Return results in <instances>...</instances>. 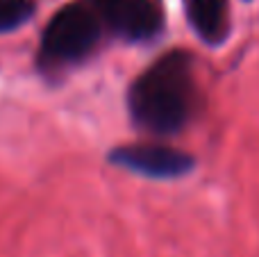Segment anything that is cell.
<instances>
[{
	"label": "cell",
	"mask_w": 259,
	"mask_h": 257,
	"mask_svg": "<svg viewBox=\"0 0 259 257\" xmlns=\"http://www.w3.org/2000/svg\"><path fill=\"white\" fill-rule=\"evenodd\" d=\"M132 121L152 135H175L193 116L196 82L193 59L184 50H170L141 73L130 87Z\"/></svg>",
	"instance_id": "obj_1"
},
{
	"label": "cell",
	"mask_w": 259,
	"mask_h": 257,
	"mask_svg": "<svg viewBox=\"0 0 259 257\" xmlns=\"http://www.w3.org/2000/svg\"><path fill=\"white\" fill-rule=\"evenodd\" d=\"M100 30L103 21L91 5H66L46 25L41 36L39 64L46 68H59L82 62L96 50Z\"/></svg>",
	"instance_id": "obj_2"
},
{
	"label": "cell",
	"mask_w": 259,
	"mask_h": 257,
	"mask_svg": "<svg viewBox=\"0 0 259 257\" xmlns=\"http://www.w3.org/2000/svg\"><path fill=\"white\" fill-rule=\"evenodd\" d=\"M91 7L109 30L127 41H148L161 30L159 9L152 0H91Z\"/></svg>",
	"instance_id": "obj_3"
},
{
	"label": "cell",
	"mask_w": 259,
	"mask_h": 257,
	"mask_svg": "<svg viewBox=\"0 0 259 257\" xmlns=\"http://www.w3.org/2000/svg\"><path fill=\"white\" fill-rule=\"evenodd\" d=\"M109 162L114 166L127 168V171L146 178H157V180L180 178L191 171L193 164H196L191 155L182 153V150L168 148V146H155V144L116 148L109 155Z\"/></svg>",
	"instance_id": "obj_4"
},
{
	"label": "cell",
	"mask_w": 259,
	"mask_h": 257,
	"mask_svg": "<svg viewBox=\"0 0 259 257\" xmlns=\"http://www.w3.org/2000/svg\"><path fill=\"white\" fill-rule=\"evenodd\" d=\"M184 12L205 44L219 46L230 32L228 0H184Z\"/></svg>",
	"instance_id": "obj_5"
},
{
	"label": "cell",
	"mask_w": 259,
	"mask_h": 257,
	"mask_svg": "<svg viewBox=\"0 0 259 257\" xmlns=\"http://www.w3.org/2000/svg\"><path fill=\"white\" fill-rule=\"evenodd\" d=\"M34 14V0H0V32H12Z\"/></svg>",
	"instance_id": "obj_6"
}]
</instances>
